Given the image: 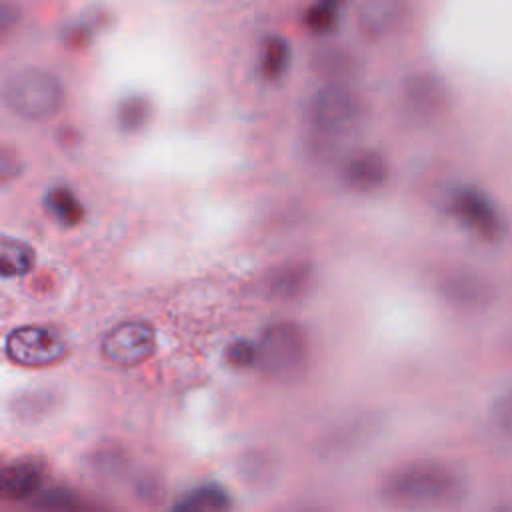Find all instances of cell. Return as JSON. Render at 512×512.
Returning <instances> with one entry per match:
<instances>
[{
	"label": "cell",
	"instance_id": "cell-1",
	"mask_svg": "<svg viewBox=\"0 0 512 512\" xmlns=\"http://www.w3.org/2000/svg\"><path fill=\"white\" fill-rule=\"evenodd\" d=\"M464 476L440 460H410L392 468L380 486V500L394 512H446L464 502Z\"/></svg>",
	"mask_w": 512,
	"mask_h": 512
},
{
	"label": "cell",
	"instance_id": "cell-2",
	"mask_svg": "<svg viewBox=\"0 0 512 512\" xmlns=\"http://www.w3.org/2000/svg\"><path fill=\"white\" fill-rule=\"evenodd\" d=\"M308 366V338L290 320L270 324L256 342V368L278 382L298 380Z\"/></svg>",
	"mask_w": 512,
	"mask_h": 512
},
{
	"label": "cell",
	"instance_id": "cell-3",
	"mask_svg": "<svg viewBox=\"0 0 512 512\" xmlns=\"http://www.w3.org/2000/svg\"><path fill=\"white\" fill-rule=\"evenodd\" d=\"M4 100L18 118L44 122L62 108L64 86L44 68H22L6 80Z\"/></svg>",
	"mask_w": 512,
	"mask_h": 512
},
{
	"label": "cell",
	"instance_id": "cell-4",
	"mask_svg": "<svg viewBox=\"0 0 512 512\" xmlns=\"http://www.w3.org/2000/svg\"><path fill=\"white\" fill-rule=\"evenodd\" d=\"M66 354L64 338L46 326H20L6 336V356L20 366H50Z\"/></svg>",
	"mask_w": 512,
	"mask_h": 512
},
{
	"label": "cell",
	"instance_id": "cell-5",
	"mask_svg": "<svg viewBox=\"0 0 512 512\" xmlns=\"http://www.w3.org/2000/svg\"><path fill=\"white\" fill-rule=\"evenodd\" d=\"M156 348V334L150 324L142 320H126L116 324L102 338V356L122 368H132L142 364L152 356Z\"/></svg>",
	"mask_w": 512,
	"mask_h": 512
},
{
	"label": "cell",
	"instance_id": "cell-6",
	"mask_svg": "<svg viewBox=\"0 0 512 512\" xmlns=\"http://www.w3.org/2000/svg\"><path fill=\"white\" fill-rule=\"evenodd\" d=\"M448 210L462 226L484 240H498L504 232V220L496 204L474 186H460L454 190Z\"/></svg>",
	"mask_w": 512,
	"mask_h": 512
},
{
	"label": "cell",
	"instance_id": "cell-7",
	"mask_svg": "<svg viewBox=\"0 0 512 512\" xmlns=\"http://www.w3.org/2000/svg\"><path fill=\"white\" fill-rule=\"evenodd\" d=\"M358 112L356 98L342 86H326L314 94L308 104V120L322 132H338L346 128Z\"/></svg>",
	"mask_w": 512,
	"mask_h": 512
},
{
	"label": "cell",
	"instance_id": "cell-8",
	"mask_svg": "<svg viewBox=\"0 0 512 512\" xmlns=\"http://www.w3.org/2000/svg\"><path fill=\"white\" fill-rule=\"evenodd\" d=\"M388 166L382 154L374 150H362L354 154L342 168V180L356 192H370L384 184Z\"/></svg>",
	"mask_w": 512,
	"mask_h": 512
},
{
	"label": "cell",
	"instance_id": "cell-9",
	"mask_svg": "<svg viewBox=\"0 0 512 512\" xmlns=\"http://www.w3.org/2000/svg\"><path fill=\"white\" fill-rule=\"evenodd\" d=\"M44 474V464L32 458L6 464L2 470V492L8 500H26L42 486Z\"/></svg>",
	"mask_w": 512,
	"mask_h": 512
},
{
	"label": "cell",
	"instance_id": "cell-10",
	"mask_svg": "<svg viewBox=\"0 0 512 512\" xmlns=\"http://www.w3.org/2000/svg\"><path fill=\"white\" fill-rule=\"evenodd\" d=\"M34 264H36V252L30 244L12 236H2L0 270L4 278L24 276L34 268Z\"/></svg>",
	"mask_w": 512,
	"mask_h": 512
},
{
	"label": "cell",
	"instance_id": "cell-11",
	"mask_svg": "<svg viewBox=\"0 0 512 512\" xmlns=\"http://www.w3.org/2000/svg\"><path fill=\"white\" fill-rule=\"evenodd\" d=\"M44 206L52 218L66 228H72L84 220V206L68 186L50 188L44 198Z\"/></svg>",
	"mask_w": 512,
	"mask_h": 512
},
{
	"label": "cell",
	"instance_id": "cell-12",
	"mask_svg": "<svg viewBox=\"0 0 512 512\" xmlns=\"http://www.w3.org/2000/svg\"><path fill=\"white\" fill-rule=\"evenodd\" d=\"M312 282V268L308 264H288L272 274L270 292L278 298H298Z\"/></svg>",
	"mask_w": 512,
	"mask_h": 512
},
{
	"label": "cell",
	"instance_id": "cell-13",
	"mask_svg": "<svg viewBox=\"0 0 512 512\" xmlns=\"http://www.w3.org/2000/svg\"><path fill=\"white\" fill-rule=\"evenodd\" d=\"M228 508V494L214 484L200 486L184 494L172 512H224Z\"/></svg>",
	"mask_w": 512,
	"mask_h": 512
},
{
	"label": "cell",
	"instance_id": "cell-14",
	"mask_svg": "<svg viewBox=\"0 0 512 512\" xmlns=\"http://www.w3.org/2000/svg\"><path fill=\"white\" fill-rule=\"evenodd\" d=\"M152 120V104L146 96L130 94L116 108V124L122 132L134 134L148 126Z\"/></svg>",
	"mask_w": 512,
	"mask_h": 512
},
{
	"label": "cell",
	"instance_id": "cell-15",
	"mask_svg": "<svg viewBox=\"0 0 512 512\" xmlns=\"http://www.w3.org/2000/svg\"><path fill=\"white\" fill-rule=\"evenodd\" d=\"M444 294L448 300L460 306L476 308L488 302V288L474 276H456L444 284Z\"/></svg>",
	"mask_w": 512,
	"mask_h": 512
},
{
	"label": "cell",
	"instance_id": "cell-16",
	"mask_svg": "<svg viewBox=\"0 0 512 512\" xmlns=\"http://www.w3.org/2000/svg\"><path fill=\"white\" fill-rule=\"evenodd\" d=\"M290 62V46L282 36H268L262 48L260 58V74L266 80L280 78Z\"/></svg>",
	"mask_w": 512,
	"mask_h": 512
},
{
	"label": "cell",
	"instance_id": "cell-17",
	"mask_svg": "<svg viewBox=\"0 0 512 512\" xmlns=\"http://www.w3.org/2000/svg\"><path fill=\"white\" fill-rule=\"evenodd\" d=\"M490 420L494 428L512 440V384L500 390L490 406Z\"/></svg>",
	"mask_w": 512,
	"mask_h": 512
},
{
	"label": "cell",
	"instance_id": "cell-18",
	"mask_svg": "<svg viewBox=\"0 0 512 512\" xmlns=\"http://www.w3.org/2000/svg\"><path fill=\"white\" fill-rule=\"evenodd\" d=\"M336 20H338V6L330 4L326 0H320L318 4L310 6L304 16L306 28L312 32H318V34L332 30L336 26Z\"/></svg>",
	"mask_w": 512,
	"mask_h": 512
},
{
	"label": "cell",
	"instance_id": "cell-19",
	"mask_svg": "<svg viewBox=\"0 0 512 512\" xmlns=\"http://www.w3.org/2000/svg\"><path fill=\"white\" fill-rule=\"evenodd\" d=\"M408 92V100L410 104L418 110V112H430L436 108V84L432 78L426 76H418L412 80V84L406 88Z\"/></svg>",
	"mask_w": 512,
	"mask_h": 512
},
{
	"label": "cell",
	"instance_id": "cell-20",
	"mask_svg": "<svg viewBox=\"0 0 512 512\" xmlns=\"http://www.w3.org/2000/svg\"><path fill=\"white\" fill-rule=\"evenodd\" d=\"M224 358L234 368H250L256 366V344L248 340H234L226 352Z\"/></svg>",
	"mask_w": 512,
	"mask_h": 512
},
{
	"label": "cell",
	"instance_id": "cell-21",
	"mask_svg": "<svg viewBox=\"0 0 512 512\" xmlns=\"http://www.w3.org/2000/svg\"><path fill=\"white\" fill-rule=\"evenodd\" d=\"M300 512H320V510H314V508H304V510H300Z\"/></svg>",
	"mask_w": 512,
	"mask_h": 512
},
{
	"label": "cell",
	"instance_id": "cell-22",
	"mask_svg": "<svg viewBox=\"0 0 512 512\" xmlns=\"http://www.w3.org/2000/svg\"><path fill=\"white\" fill-rule=\"evenodd\" d=\"M326 2H330V4H336V6H338L342 0H326Z\"/></svg>",
	"mask_w": 512,
	"mask_h": 512
}]
</instances>
